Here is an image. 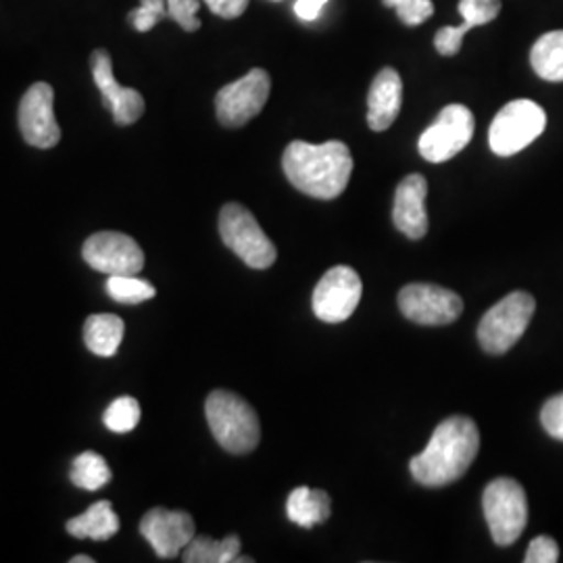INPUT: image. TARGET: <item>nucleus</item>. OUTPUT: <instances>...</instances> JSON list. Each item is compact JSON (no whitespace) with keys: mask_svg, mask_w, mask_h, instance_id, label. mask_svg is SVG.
I'll return each instance as SVG.
<instances>
[{"mask_svg":"<svg viewBox=\"0 0 563 563\" xmlns=\"http://www.w3.org/2000/svg\"><path fill=\"white\" fill-rule=\"evenodd\" d=\"M282 167L290 184L302 195L332 201L341 197L353 174V155L341 141L309 144L290 142L284 151Z\"/></svg>","mask_w":563,"mask_h":563,"instance_id":"f257e3e1","label":"nucleus"},{"mask_svg":"<svg viewBox=\"0 0 563 563\" xmlns=\"http://www.w3.org/2000/svg\"><path fill=\"white\" fill-rule=\"evenodd\" d=\"M481 451V432L474 420L453 416L437 426L420 455L409 462L411 476L430 488L460 481Z\"/></svg>","mask_w":563,"mask_h":563,"instance_id":"f03ea898","label":"nucleus"},{"mask_svg":"<svg viewBox=\"0 0 563 563\" xmlns=\"http://www.w3.org/2000/svg\"><path fill=\"white\" fill-rule=\"evenodd\" d=\"M205 416L211 434L228 453L244 455L260 444V418L255 409L239 395L228 390H213L205 402Z\"/></svg>","mask_w":563,"mask_h":563,"instance_id":"7ed1b4c3","label":"nucleus"},{"mask_svg":"<svg viewBox=\"0 0 563 563\" xmlns=\"http://www.w3.org/2000/svg\"><path fill=\"white\" fill-rule=\"evenodd\" d=\"M222 241L234 255L253 269H267L276 263L278 251L262 230L255 216L239 202L223 205L220 213Z\"/></svg>","mask_w":563,"mask_h":563,"instance_id":"20e7f679","label":"nucleus"},{"mask_svg":"<svg viewBox=\"0 0 563 563\" xmlns=\"http://www.w3.org/2000/svg\"><path fill=\"white\" fill-rule=\"evenodd\" d=\"M537 302L528 292H511L484 313L478 325V341L486 353L504 355L522 339L534 316Z\"/></svg>","mask_w":563,"mask_h":563,"instance_id":"39448f33","label":"nucleus"},{"mask_svg":"<svg viewBox=\"0 0 563 563\" xmlns=\"http://www.w3.org/2000/svg\"><path fill=\"white\" fill-rule=\"evenodd\" d=\"M547 128L543 107L528 99L507 102L488 130L490 151L499 157H511L537 141Z\"/></svg>","mask_w":563,"mask_h":563,"instance_id":"423d86ee","label":"nucleus"},{"mask_svg":"<svg viewBox=\"0 0 563 563\" xmlns=\"http://www.w3.org/2000/svg\"><path fill=\"white\" fill-rule=\"evenodd\" d=\"M483 507L495 543L507 547L522 537L528 522V501L522 484L511 478L493 481L484 488Z\"/></svg>","mask_w":563,"mask_h":563,"instance_id":"0eeeda50","label":"nucleus"},{"mask_svg":"<svg viewBox=\"0 0 563 563\" xmlns=\"http://www.w3.org/2000/svg\"><path fill=\"white\" fill-rule=\"evenodd\" d=\"M474 136V115L465 104H446L423 132L418 148L426 162L444 163L460 155Z\"/></svg>","mask_w":563,"mask_h":563,"instance_id":"6e6552de","label":"nucleus"},{"mask_svg":"<svg viewBox=\"0 0 563 563\" xmlns=\"http://www.w3.org/2000/svg\"><path fill=\"white\" fill-rule=\"evenodd\" d=\"M272 92V78L265 69H251L244 78L230 81L216 97V113L225 128H241L262 113Z\"/></svg>","mask_w":563,"mask_h":563,"instance_id":"1a4fd4ad","label":"nucleus"},{"mask_svg":"<svg viewBox=\"0 0 563 563\" xmlns=\"http://www.w3.org/2000/svg\"><path fill=\"white\" fill-rule=\"evenodd\" d=\"M363 284L353 267L336 265L323 274L313 290V313L325 323L349 320L362 301Z\"/></svg>","mask_w":563,"mask_h":563,"instance_id":"9d476101","label":"nucleus"},{"mask_svg":"<svg viewBox=\"0 0 563 563\" xmlns=\"http://www.w3.org/2000/svg\"><path fill=\"white\" fill-rule=\"evenodd\" d=\"M399 309L411 322L446 325L463 313V301L453 290L434 284H407L399 292Z\"/></svg>","mask_w":563,"mask_h":563,"instance_id":"9b49d317","label":"nucleus"},{"mask_svg":"<svg viewBox=\"0 0 563 563\" xmlns=\"http://www.w3.org/2000/svg\"><path fill=\"white\" fill-rule=\"evenodd\" d=\"M81 257L92 269L109 276H136L144 267L139 242L121 232H99L84 242Z\"/></svg>","mask_w":563,"mask_h":563,"instance_id":"f8f14e48","label":"nucleus"},{"mask_svg":"<svg viewBox=\"0 0 563 563\" xmlns=\"http://www.w3.org/2000/svg\"><path fill=\"white\" fill-rule=\"evenodd\" d=\"M55 92L46 81L27 88L20 102V130L23 141L36 148H53L60 141V128L53 111Z\"/></svg>","mask_w":563,"mask_h":563,"instance_id":"ddd939ff","label":"nucleus"},{"mask_svg":"<svg viewBox=\"0 0 563 563\" xmlns=\"http://www.w3.org/2000/svg\"><path fill=\"white\" fill-rule=\"evenodd\" d=\"M141 534L162 560H174L195 539V520L186 511L155 507L144 514Z\"/></svg>","mask_w":563,"mask_h":563,"instance_id":"4468645a","label":"nucleus"},{"mask_svg":"<svg viewBox=\"0 0 563 563\" xmlns=\"http://www.w3.org/2000/svg\"><path fill=\"white\" fill-rule=\"evenodd\" d=\"M92 78L97 88L101 90L102 101L107 104V109L111 111L113 120L118 125H132L141 120L144 113V99L141 92L134 88H123L120 81L113 76V60L109 57L107 51H95L92 59Z\"/></svg>","mask_w":563,"mask_h":563,"instance_id":"2eb2a0df","label":"nucleus"},{"mask_svg":"<svg viewBox=\"0 0 563 563\" xmlns=\"http://www.w3.org/2000/svg\"><path fill=\"white\" fill-rule=\"evenodd\" d=\"M428 181L422 174H411L397 186L393 222L397 230L411 241H420L428 234V213H426Z\"/></svg>","mask_w":563,"mask_h":563,"instance_id":"dca6fc26","label":"nucleus"},{"mask_svg":"<svg viewBox=\"0 0 563 563\" xmlns=\"http://www.w3.org/2000/svg\"><path fill=\"white\" fill-rule=\"evenodd\" d=\"M402 104V80L397 69L384 67L372 81L367 95V123L374 132L388 130L399 118Z\"/></svg>","mask_w":563,"mask_h":563,"instance_id":"f3484780","label":"nucleus"},{"mask_svg":"<svg viewBox=\"0 0 563 563\" xmlns=\"http://www.w3.org/2000/svg\"><path fill=\"white\" fill-rule=\"evenodd\" d=\"M460 13L463 25L460 27H441L434 36V46L443 57H455L462 51L463 36L490 21L501 13V0H460Z\"/></svg>","mask_w":563,"mask_h":563,"instance_id":"a211bd4d","label":"nucleus"},{"mask_svg":"<svg viewBox=\"0 0 563 563\" xmlns=\"http://www.w3.org/2000/svg\"><path fill=\"white\" fill-rule=\"evenodd\" d=\"M330 514H332V499L328 493L318 488L297 486L286 501L288 520L302 528H313L318 523L325 522Z\"/></svg>","mask_w":563,"mask_h":563,"instance_id":"6ab92c4d","label":"nucleus"},{"mask_svg":"<svg viewBox=\"0 0 563 563\" xmlns=\"http://www.w3.org/2000/svg\"><path fill=\"white\" fill-rule=\"evenodd\" d=\"M120 530V518L113 511L109 501L90 505L78 518L67 522V532L76 539H92V541H109Z\"/></svg>","mask_w":563,"mask_h":563,"instance_id":"aec40b11","label":"nucleus"},{"mask_svg":"<svg viewBox=\"0 0 563 563\" xmlns=\"http://www.w3.org/2000/svg\"><path fill=\"white\" fill-rule=\"evenodd\" d=\"M125 325L118 316L99 313L84 323V342L99 357H113L120 349Z\"/></svg>","mask_w":563,"mask_h":563,"instance_id":"412c9836","label":"nucleus"},{"mask_svg":"<svg viewBox=\"0 0 563 563\" xmlns=\"http://www.w3.org/2000/svg\"><path fill=\"white\" fill-rule=\"evenodd\" d=\"M239 555L241 539L236 534H230L222 541L195 534V539L181 551V560L186 563H234Z\"/></svg>","mask_w":563,"mask_h":563,"instance_id":"4be33fe9","label":"nucleus"},{"mask_svg":"<svg viewBox=\"0 0 563 563\" xmlns=\"http://www.w3.org/2000/svg\"><path fill=\"white\" fill-rule=\"evenodd\" d=\"M530 63L539 78L563 81V30L547 32L534 42L530 51Z\"/></svg>","mask_w":563,"mask_h":563,"instance_id":"5701e85b","label":"nucleus"},{"mask_svg":"<svg viewBox=\"0 0 563 563\" xmlns=\"http://www.w3.org/2000/svg\"><path fill=\"white\" fill-rule=\"evenodd\" d=\"M69 478L78 488L99 490L104 484L111 483V470L102 455L95 451H86L71 463Z\"/></svg>","mask_w":563,"mask_h":563,"instance_id":"b1692460","label":"nucleus"},{"mask_svg":"<svg viewBox=\"0 0 563 563\" xmlns=\"http://www.w3.org/2000/svg\"><path fill=\"white\" fill-rule=\"evenodd\" d=\"M107 292L113 301L121 305H139L148 301L157 295L155 286L151 282L141 280L136 276H109Z\"/></svg>","mask_w":563,"mask_h":563,"instance_id":"393cba45","label":"nucleus"},{"mask_svg":"<svg viewBox=\"0 0 563 563\" xmlns=\"http://www.w3.org/2000/svg\"><path fill=\"white\" fill-rule=\"evenodd\" d=\"M102 422L115 434H128L141 422V405L134 397H120L107 407Z\"/></svg>","mask_w":563,"mask_h":563,"instance_id":"a878e982","label":"nucleus"},{"mask_svg":"<svg viewBox=\"0 0 563 563\" xmlns=\"http://www.w3.org/2000/svg\"><path fill=\"white\" fill-rule=\"evenodd\" d=\"M386 7L395 9L405 25H420L434 13L432 0H383Z\"/></svg>","mask_w":563,"mask_h":563,"instance_id":"bb28decb","label":"nucleus"},{"mask_svg":"<svg viewBox=\"0 0 563 563\" xmlns=\"http://www.w3.org/2000/svg\"><path fill=\"white\" fill-rule=\"evenodd\" d=\"M167 18V0H141V7L130 13V21L139 32H148Z\"/></svg>","mask_w":563,"mask_h":563,"instance_id":"cd10ccee","label":"nucleus"},{"mask_svg":"<svg viewBox=\"0 0 563 563\" xmlns=\"http://www.w3.org/2000/svg\"><path fill=\"white\" fill-rule=\"evenodd\" d=\"M201 9V0H167V15L176 21L181 30L197 32L201 27V20L197 18Z\"/></svg>","mask_w":563,"mask_h":563,"instance_id":"c85d7f7f","label":"nucleus"},{"mask_svg":"<svg viewBox=\"0 0 563 563\" xmlns=\"http://www.w3.org/2000/svg\"><path fill=\"white\" fill-rule=\"evenodd\" d=\"M541 423H543L549 437L563 441V393L544 402L543 411H541Z\"/></svg>","mask_w":563,"mask_h":563,"instance_id":"c756f323","label":"nucleus"},{"mask_svg":"<svg viewBox=\"0 0 563 563\" xmlns=\"http://www.w3.org/2000/svg\"><path fill=\"white\" fill-rule=\"evenodd\" d=\"M560 560V547L551 537H537L528 551H526V563H555Z\"/></svg>","mask_w":563,"mask_h":563,"instance_id":"7c9ffc66","label":"nucleus"},{"mask_svg":"<svg viewBox=\"0 0 563 563\" xmlns=\"http://www.w3.org/2000/svg\"><path fill=\"white\" fill-rule=\"evenodd\" d=\"M211 13H216L218 18L223 20H236L249 7V0H202Z\"/></svg>","mask_w":563,"mask_h":563,"instance_id":"2f4dec72","label":"nucleus"},{"mask_svg":"<svg viewBox=\"0 0 563 563\" xmlns=\"http://www.w3.org/2000/svg\"><path fill=\"white\" fill-rule=\"evenodd\" d=\"M325 2L328 0H297L295 2V13L302 21L318 20V15L322 13Z\"/></svg>","mask_w":563,"mask_h":563,"instance_id":"473e14b6","label":"nucleus"},{"mask_svg":"<svg viewBox=\"0 0 563 563\" xmlns=\"http://www.w3.org/2000/svg\"><path fill=\"white\" fill-rule=\"evenodd\" d=\"M71 563H92L95 560L92 558H86V555H76V558H71L69 560Z\"/></svg>","mask_w":563,"mask_h":563,"instance_id":"72a5a7b5","label":"nucleus"}]
</instances>
